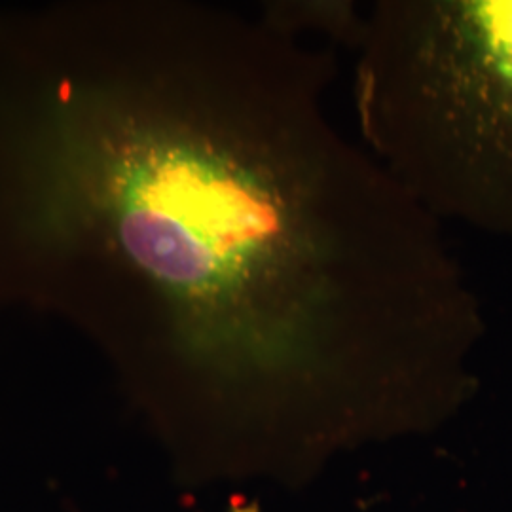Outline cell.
I'll return each instance as SVG.
<instances>
[{"label": "cell", "instance_id": "1", "mask_svg": "<svg viewBox=\"0 0 512 512\" xmlns=\"http://www.w3.org/2000/svg\"><path fill=\"white\" fill-rule=\"evenodd\" d=\"M109 107L57 124L55 222L99 230L148 336L272 450L437 425L475 393L480 300L330 116L329 52L264 19L160 8Z\"/></svg>", "mask_w": 512, "mask_h": 512}, {"label": "cell", "instance_id": "2", "mask_svg": "<svg viewBox=\"0 0 512 512\" xmlns=\"http://www.w3.org/2000/svg\"><path fill=\"white\" fill-rule=\"evenodd\" d=\"M355 54L363 147L440 224L512 238V0H376Z\"/></svg>", "mask_w": 512, "mask_h": 512}, {"label": "cell", "instance_id": "3", "mask_svg": "<svg viewBox=\"0 0 512 512\" xmlns=\"http://www.w3.org/2000/svg\"><path fill=\"white\" fill-rule=\"evenodd\" d=\"M262 19L277 31L300 38L315 33L336 44L357 48L365 29L366 10L342 0H283L262 8Z\"/></svg>", "mask_w": 512, "mask_h": 512}]
</instances>
